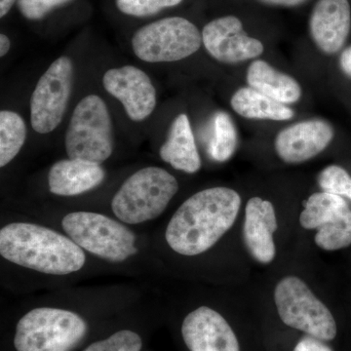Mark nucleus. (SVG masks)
Listing matches in <instances>:
<instances>
[{"instance_id":"obj_22","label":"nucleus","mask_w":351,"mask_h":351,"mask_svg":"<svg viewBox=\"0 0 351 351\" xmlns=\"http://www.w3.org/2000/svg\"><path fill=\"white\" fill-rule=\"evenodd\" d=\"M214 134L210 144V154L214 160L225 162L237 151V133L228 113L219 112L214 117Z\"/></svg>"},{"instance_id":"obj_24","label":"nucleus","mask_w":351,"mask_h":351,"mask_svg":"<svg viewBox=\"0 0 351 351\" xmlns=\"http://www.w3.org/2000/svg\"><path fill=\"white\" fill-rule=\"evenodd\" d=\"M182 0H115L120 12L132 17L144 18L156 15L166 8L179 5Z\"/></svg>"},{"instance_id":"obj_13","label":"nucleus","mask_w":351,"mask_h":351,"mask_svg":"<svg viewBox=\"0 0 351 351\" xmlns=\"http://www.w3.org/2000/svg\"><path fill=\"white\" fill-rule=\"evenodd\" d=\"M334 138V129L327 121L311 119L298 122L277 134L276 151L284 162H306L324 151Z\"/></svg>"},{"instance_id":"obj_8","label":"nucleus","mask_w":351,"mask_h":351,"mask_svg":"<svg viewBox=\"0 0 351 351\" xmlns=\"http://www.w3.org/2000/svg\"><path fill=\"white\" fill-rule=\"evenodd\" d=\"M274 302L284 324L322 341L337 336V324L329 308L302 279L286 276L277 283Z\"/></svg>"},{"instance_id":"obj_11","label":"nucleus","mask_w":351,"mask_h":351,"mask_svg":"<svg viewBox=\"0 0 351 351\" xmlns=\"http://www.w3.org/2000/svg\"><path fill=\"white\" fill-rule=\"evenodd\" d=\"M201 34L205 49L219 63H241L261 56L265 50L260 40L244 32L241 21L234 16L211 21Z\"/></svg>"},{"instance_id":"obj_9","label":"nucleus","mask_w":351,"mask_h":351,"mask_svg":"<svg viewBox=\"0 0 351 351\" xmlns=\"http://www.w3.org/2000/svg\"><path fill=\"white\" fill-rule=\"evenodd\" d=\"M75 78V66L68 56L55 60L39 78L32 95L31 124L38 134H49L63 121Z\"/></svg>"},{"instance_id":"obj_26","label":"nucleus","mask_w":351,"mask_h":351,"mask_svg":"<svg viewBox=\"0 0 351 351\" xmlns=\"http://www.w3.org/2000/svg\"><path fill=\"white\" fill-rule=\"evenodd\" d=\"M143 341L135 332L122 330L110 338L96 341L84 351H141Z\"/></svg>"},{"instance_id":"obj_6","label":"nucleus","mask_w":351,"mask_h":351,"mask_svg":"<svg viewBox=\"0 0 351 351\" xmlns=\"http://www.w3.org/2000/svg\"><path fill=\"white\" fill-rule=\"evenodd\" d=\"M62 226L80 248L108 262H124L137 253L135 234L105 215L73 212L64 217Z\"/></svg>"},{"instance_id":"obj_16","label":"nucleus","mask_w":351,"mask_h":351,"mask_svg":"<svg viewBox=\"0 0 351 351\" xmlns=\"http://www.w3.org/2000/svg\"><path fill=\"white\" fill-rule=\"evenodd\" d=\"M106 178L101 164L82 159H63L53 164L48 174V186L53 195L75 196L100 186Z\"/></svg>"},{"instance_id":"obj_19","label":"nucleus","mask_w":351,"mask_h":351,"mask_svg":"<svg viewBox=\"0 0 351 351\" xmlns=\"http://www.w3.org/2000/svg\"><path fill=\"white\" fill-rule=\"evenodd\" d=\"M230 105L237 114L248 119L286 121L292 119L295 114L287 106L250 86L237 90L230 100Z\"/></svg>"},{"instance_id":"obj_3","label":"nucleus","mask_w":351,"mask_h":351,"mask_svg":"<svg viewBox=\"0 0 351 351\" xmlns=\"http://www.w3.org/2000/svg\"><path fill=\"white\" fill-rule=\"evenodd\" d=\"M179 191L177 179L162 168L149 166L131 175L112 202L115 216L129 225L157 218Z\"/></svg>"},{"instance_id":"obj_18","label":"nucleus","mask_w":351,"mask_h":351,"mask_svg":"<svg viewBox=\"0 0 351 351\" xmlns=\"http://www.w3.org/2000/svg\"><path fill=\"white\" fill-rule=\"evenodd\" d=\"M246 77L249 86L284 105L297 103L301 99L299 82L263 60H256L249 66Z\"/></svg>"},{"instance_id":"obj_31","label":"nucleus","mask_w":351,"mask_h":351,"mask_svg":"<svg viewBox=\"0 0 351 351\" xmlns=\"http://www.w3.org/2000/svg\"><path fill=\"white\" fill-rule=\"evenodd\" d=\"M11 48L10 38L6 34H0V56L4 57L8 54Z\"/></svg>"},{"instance_id":"obj_27","label":"nucleus","mask_w":351,"mask_h":351,"mask_svg":"<svg viewBox=\"0 0 351 351\" xmlns=\"http://www.w3.org/2000/svg\"><path fill=\"white\" fill-rule=\"evenodd\" d=\"M73 0H18L17 7L25 19H43L51 11L69 3Z\"/></svg>"},{"instance_id":"obj_12","label":"nucleus","mask_w":351,"mask_h":351,"mask_svg":"<svg viewBox=\"0 0 351 351\" xmlns=\"http://www.w3.org/2000/svg\"><path fill=\"white\" fill-rule=\"evenodd\" d=\"M182 339L191 351H240L228 321L214 309L198 307L184 318Z\"/></svg>"},{"instance_id":"obj_5","label":"nucleus","mask_w":351,"mask_h":351,"mask_svg":"<svg viewBox=\"0 0 351 351\" xmlns=\"http://www.w3.org/2000/svg\"><path fill=\"white\" fill-rule=\"evenodd\" d=\"M64 145L71 159L101 164L112 156L114 147L112 117L100 96L87 95L76 105Z\"/></svg>"},{"instance_id":"obj_15","label":"nucleus","mask_w":351,"mask_h":351,"mask_svg":"<svg viewBox=\"0 0 351 351\" xmlns=\"http://www.w3.org/2000/svg\"><path fill=\"white\" fill-rule=\"evenodd\" d=\"M277 228L272 203L261 197H252L245 210L243 239L247 250L257 262L267 265L276 258L274 234Z\"/></svg>"},{"instance_id":"obj_10","label":"nucleus","mask_w":351,"mask_h":351,"mask_svg":"<svg viewBox=\"0 0 351 351\" xmlns=\"http://www.w3.org/2000/svg\"><path fill=\"white\" fill-rule=\"evenodd\" d=\"M103 85L108 94L122 104L133 121H144L156 110V87L151 77L137 66L108 69L104 75Z\"/></svg>"},{"instance_id":"obj_1","label":"nucleus","mask_w":351,"mask_h":351,"mask_svg":"<svg viewBox=\"0 0 351 351\" xmlns=\"http://www.w3.org/2000/svg\"><path fill=\"white\" fill-rule=\"evenodd\" d=\"M241 206L239 193L217 186L188 198L168 223L165 237L178 254L197 256L211 249L232 228Z\"/></svg>"},{"instance_id":"obj_29","label":"nucleus","mask_w":351,"mask_h":351,"mask_svg":"<svg viewBox=\"0 0 351 351\" xmlns=\"http://www.w3.org/2000/svg\"><path fill=\"white\" fill-rule=\"evenodd\" d=\"M339 64L343 73L351 77V46L341 53L339 57Z\"/></svg>"},{"instance_id":"obj_28","label":"nucleus","mask_w":351,"mask_h":351,"mask_svg":"<svg viewBox=\"0 0 351 351\" xmlns=\"http://www.w3.org/2000/svg\"><path fill=\"white\" fill-rule=\"evenodd\" d=\"M293 351H332V348L325 345L322 341L313 337H304L297 343Z\"/></svg>"},{"instance_id":"obj_2","label":"nucleus","mask_w":351,"mask_h":351,"mask_svg":"<svg viewBox=\"0 0 351 351\" xmlns=\"http://www.w3.org/2000/svg\"><path fill=\"white\" fill-rule=\"evenodd\" d=\"M0 254L9 262L54 276L82 269V249L69 237L34 223H13L0 230Z\"/></svg>"},{"instance_id":"obj_20","label":"nucleus","mask_w":351,"mask_h":351,"mask_svg":"<svg viewBox=\"0 0 351 351\" xmlns=\"http://www.w3.org/2000/svg\"><path fill=\"white\" fill-rule=\"evenodd\" d=\"M351 216V209L341 196L332 193H313L304 203L300 223L306 230H316Z\"/></svg>"},{"instance_id":"obj_32","label":"nucleus","mask_w":351,"mask_h":351,"mask_svg":"<svg viewBox=\"0 0 351 351\" xmlns=\"http://www.w3.org/2000/svg\"><path fill=\"white\" fill-rule=\"evenodd\" d=\"M18 0H0V18H4Z\"/></svg>"},{"instance_id":"obj_30","label":"nucleus","mask_w":351,"mask_h":351,"mask_svg":"<svg viewBox=\"0 0 351 351\" xmlns=\"http://www.w3.org/2000/svg\"><path fill=\"white\" fill-rule=\"evenodd\" d=\"M261 1L272 4V5L295 6L304 3L306 0H261Z\"/></svg>"},{"instance_id":"obj_25","label":"nucleus","mask_w":351,"mask_h":351,"mask_svg":"<svg viewBox=\"0 0 351 351\" xmlns=\"http://www.w3.org/2000/svg\"><path fill=\"white\" fill-rule=\"evenodd\" d=\"M318 184L325 193L346 196L351 199V177L343 168L328 166L318 176Z\"/></svg>"},{"instance_id":"obj_21","label":"nucleus","mask_w":351,"mask_h":351,"mask_svg":"<svg viewBox=\"0 0 351 351\" xmlns=\"http://www.w3.org/2000/svg\"><path fill=\"white\" fill-rule=\"evenodd\" d=\"M24 119L13 110L0 112V166L4 167L18 156L27 140Z\"/></svg>"},{"instance_id":"obj_14","label":"nucleus","mask_w":351,"mask_h":351,"mask_svg":"<svg viewBox=\"0 0 351 351\" xmlns=\"http://www.w3.org/2000/svg\"><path fill=\"white\" fill-rule=\"evenodd\" d=\"M348 0H319L314 6L309 27L314 43L323 53L335 54L345 45L350 32Z\"/></svg>"},{"instance_id":"obj_7","label":"nucleus","mask_w":351,"mask_h":351,"mask_svg":"<svg viewBox=\"0 0 351 351\" xmlns=\"http://www.w3.org/2000/svg\"><path fill=\"white\" fill-rule=\"evenodd\" d=\"M202 45V34L191 21L168 17L138 29L132 38L134 54L147 63H171L193 56Z\"/></svg>"},{"instance_id":"obj_4","label":"nucleus","mask_w":351,"mask_h":351,"mask_svg":"<svg viewBox=\"0 0 351 351\" xmlns=\"http://www.w3.org/2000/svg\"><path fill=\"white\" fill-rule=\"evenodd\" d=\"M86 332L87 324L78 314L39 307L18 322L14 346L17 351H71Z\"/></svg>"},{"instance_id":"obj_17","label":"nucleus","mask_w":351,"mask_h":351,"mask_svg":"<svg viewBox=\"0 0 351 351\" xmlns=\"http://www.w3.org/2000/svg\"><path fill=\"white\" fill-rule=\"evenodd\" d=\"M164 162L176 170L195 174L201 168V159L189 117L178 115L171 124L167 140L159 151Z\"/></svg>"},{"instance_id":"obj_23","label":"nucleus","mask_w":351,"mask_h":351,"mask_svg":"<svg viewBox=\"0 0 351 351\" xmlns=\"http://www.w3.org/2000/svg\"><path fill=\"white\" fill-rule=\"evenodd\" d=\"M315 243L326 251H336L351 245V216L318 228Z\"/></svg>"}]
</instances>
